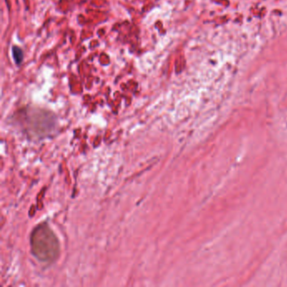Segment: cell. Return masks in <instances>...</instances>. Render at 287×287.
<instances>
[{"label": "cell", "mask_w": 287, "mask_h": 287, "mask_svg": "<svg viewBox=\"0 0 287 287\" xmlns=\"http://www.w3.org/2000/svg\"><path fill=\"white\" fill-rule=\"evenodd\" d=\"M13 57L17 64H20L22 62L24 54H23L22 50L20 48H18V47L13 48Z\"/></svg>", "instance_id": "cell-1"}]
</instances>
